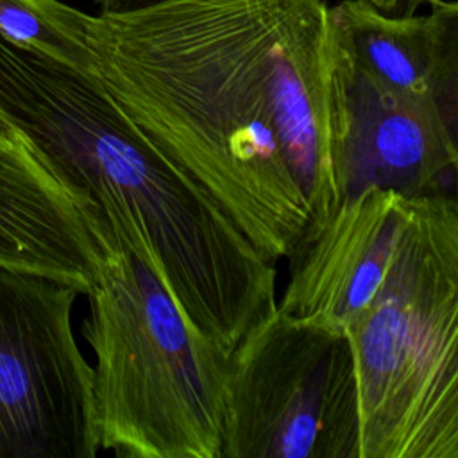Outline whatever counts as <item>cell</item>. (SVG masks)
I'll list each match as a JSON object with an SVG mask.
<instances>
[{
  "mask_svg": "<svg viewBox=\"0 0 458 458\" xmlns=\"http://www.w3.org/2000/svg\"><path fill=\"white\" fill-rule=\"evenodd\" d=\"M338 45L349 118L344 147L345 195L365 186L388 188L403 197L454 193L456 118L433 102L383 88Z\"/></svg>",
  "mask_w": 458,
  "mask_h": 458,
  "instance_id": "8",
  "label": "cell"
},
{
  "mask_svg": "<svg viewBox=\"0 0 458 458\" xmlns=\"http://www.w3.org/2000/svg\"><path fill=\"white\" fill-rule=\"evenodd\" d=\"M100 208L70 191L29 145H0V265L52 277L89 295L100 250Z\"/></svg>",
  "mask_w": 458,
  "mask_h": 458,
  "instance_id": "9",
  "label": "cell"
},
{
  "mask_svg": "<svg viewBox=\"0 0 458 458\" xmlns=\"http://www.w3.org/2000/svg\"><path fill=\"white\" fill-rule=\"evenodd\" d=\"M331 25L352 63L383 88L458 113V4L426 14L390 16L369 0L329 7Z\"/></svg>",
  "mask_w": 458,
  "mask_h": 458,
  "instance_id": "10",
  "label": "cell"
},
{
  "mask_svg": "<svg viewBox=\"0 0 458 458\" xmlns=\"http://www.w3.org/2000/svg\"><path fill=\"white\" fill-rule=\"evenodd\" d=\"M91 75L270 263L344 200L345 75L324 0L86 13Z\"/></svg>",
  "mask_w": 458,
  "mask_h": 458,
  "instance_id": "1",
  "label": "cell"
},
{
  "mask_svg": "<svg viewBox=\"0 0 458 458\" xmlns=\"http://www.w3.org/2000/svg\"><path fill=\"white\" fill-rule=\"evenodd\" d=\"M372 5H376L379 11L390 16L397 14H413L422 5H435L442 0H369Z\"/></svg>",
  "mask_w": 458,
  "mask_h": 458,
  "instance_id": "12",
  "label": "cell"
},
{
  "mask_svg": "<svg viewBox=\"0 0 458 458\" xmlns=\"http://www.w3.org/2000/svg\"><path fill=\"white\" fill-rule=\"evenodd\" d=\"M408 199L379 186L345 195L327 222L288 256L290 279L277 308L347 333L388 270Z\"/></svg>",
  "mask_w": 458,
  "mask_h": 458,
  "instance_id": "7",
  "label": "cell"
},
{
  "mask_svg": "<svg viewBox=\"0 0 458 458\" xmlns=\"http://www.w3.org/2000/svg\"><path fill=\"white\" fill-rule=\"evenodd\" d=\"M93 2L98 4L102 9H114V7H125V5H138L152 0H93Z\"/></svg>",
  "mask_w": 458,
  "mask_h": 458,
  "instance_id": "14",
  "label": "cell"
},
{
  "mask_svg": "<svg viewBox=\"0 0 458 458\" xmlns=\"http://www.w3.org/2000/svg\"><path fill=\"white\" fill-rule=\"evenodd\" d=\"M347 333L276 308L231 351L222 458H360Z\"/></svg>",
  "mask_w": 458,
  "mask_h": 458,
  "instance_id": "5",
  "label": "cell"
},
{
  "mask_svg": "<svg viewBox=\"0 0 458 458\" xmlns=\"http://www.w3.org/2000/svg\"><path fill=\"white\" fill-rule=\"evenodd\" d=\"M89 344L98 445L120 458H222L229 356L179 311L111 222L93 229Z\"/></svg>",
  "mask_w": 458,
  "mask_h": 458,
  "instance_id": "3",
  "label": "cell"
},
{
  "mask_svg": "<svg viewBox=\"0 0 458 458\" xmlns=\"http://www.w3.org/2000/svg\"><path fill=\"white\" fill-rule=\"evenodd\" d=\"M0 36L91 75L86 13L59 0H0Z\"/></svg>",
  "mask_w": 458,
  "mask_h": 458,
  "instance_id": "11",
  "label": "cell"
},
{
  "mask_svg": "<svg viewBox=\"0 0 458 458\" xmlns=\"http://www.w3.org/2000/svg\"><path fill=\"white\" fill-rule=\"evenodd\" d=\"M0 114L57 179L93 200L195 329L231 352L276 308L267 261L102 84L0 36Z\"/></svg>",
  "mask_w": 458,
  "mask_h": 458,
  "instance_id": "2",
  "label": "cell"
},
{
  "mask_svg": "<svg viewBox=\"0 0 458 458\" xmlns=\"http://www.w3.org/2000/svg\"><path fill=\"white\" fill-rule=\"evenodd\" d=\"M25 141L23 134L0 114V145H20Z\"/></svg>",
  "mask_w": 458,
  "mask_h": 458,
  "instance_id": "13",
  "label": "cell"
},
{
  "mask_svg": "<svg viewBox=\"0 0 458 458\" xmlns=\"http://www.w3.org/2000/svg\"><path fill=\"white\" fill-rule=\"evenodd\" d=\"M79 290L0 265V458H95L93 367L72 308Z\"/></svg>",
  "mask_w": 458,
  "mask_h": 458,
  "instance_id": "6",
  "label": "cell"
},
{
  "mask_svg": "<svg viewBox=\"0 0 458 458\" xmlns=\"http://www.w3.org/2000/svg\"><path fill=\"white\" fill-rule=\"evenodd\" d=\"M360 458H458V204L408 199L388 270L349 327Z\"/></svg>",
  "mask_w": 458,
  "mask_h": 458,
  "instance_id": "4",
  "label": "cell"
}]
</instances>
